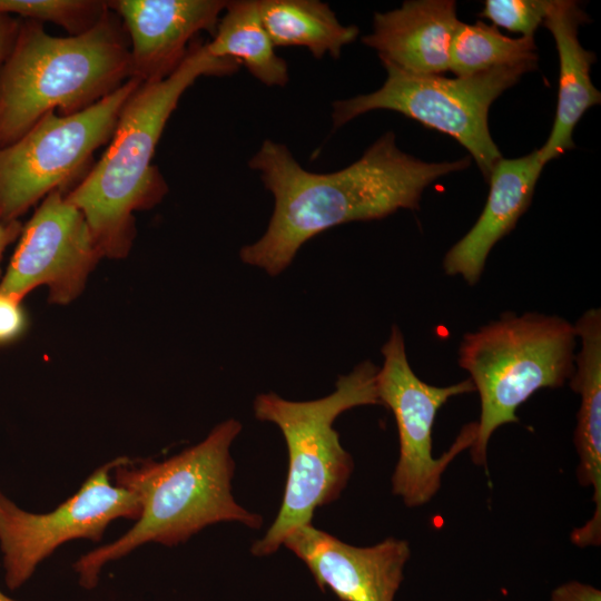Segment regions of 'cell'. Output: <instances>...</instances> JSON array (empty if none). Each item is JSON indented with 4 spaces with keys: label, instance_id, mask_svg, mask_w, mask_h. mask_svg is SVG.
<instances>
[{
    "label": "cell",
    "instance_id": "6da1fadb",
    "mask_svg": "<svg viewBox=\"0 0 601 601\" xmlns=\"http://www.w3.org/2000/svg\"><path fill=\"white\" fill-rule=\"evenodd\" d=\"M470 164V157L422 161L400 150L388 131L349 166L313 173L285 145L266 139L248 166L259 173L274 196V210L265 234L240 249V259L276 276L322 231L349 221L381 219L401 208L420 209L428 185Z\"/></svg>",
    "mask_w": 601,
    "mask_h": 601
},
{
    "label": "cell",
    "instance_id": "7a4b0ae2",
    "mask_svg": "<svg viewBox=\"0 0 601 601\" xmlns=\"http://www.w3.org/2000/svg\"><path fill=\"white\" fill-rule=\"evenodd\" d=\"M239 66L195 43L171 75L140 83L127 99L101 158L66 195L85 216L102 257H126L136 236L134 213L152 208L168 191L152 158L184 92L203 76H228Z\"/></svg>",
    "mask_w": 601,
    "mask_h": 601
},
{
    "label": "cell",
    "instance_id": "3957f363",
    "mask_svg": "<svg viewBox=\"0 0 601 601\" xmlns=\"http://www.w3.org/2000/svg\"><path fill=\"white\" fill-rule=\"evenodd\" d=\"M242 424L229 418L200 443L156 462L144 460L116 467V484L130 490L140 503L137 523L118 540L82 555L75 564L80 583L93 588L101 568L149 542L176 545L204 528L236 521L259 529L263 519L240 506L231 494L235 463L230 445Z\"/></svg>",
    "mask_w": 601,
    "mask_h": 601
},
{
    "label": "cell",
    "instance_id": "277c9868",
    "mask_svg": "<svg viewBox=\"0 0 601 601\" xmlns=\"http://www.w3.org/2000/svg\"><path fill=\"white\" fill-rule=\"evenodd\" d=\"M129 79V41L110 9L87 31L68 37L51 36L42 22L22 19L0 69V147L45 115L80 112Z\"/></svg>",
    "mask_w": 601,
    "mask_h": 601
},
{
    "label": "cell",
    "instance_id": "5b68a950",
    "mask_svg": "<svg viewBox=\"0 0 601 601\" xmlns=\"http://www.w3.org/2000/svg\"><path fill=\"white\" fill-rule=\"evenodd\" d=\"M377 371L370 361L362 362L338 377L332 394L318 400L294 402L275 393L256 396V418L276 424L286 441L288 473L280 509L266 534L254 542V555L275 553L294 530L312 524L317 508L339 497L354 463L333 423L353 407L381 404Z\"/></svg>",
    "mask_w": 601,
    "mask_h": 601
},
{
    "label": "cell",
    "instance_id": "8992f818",
    "mask_svg": "<svg viewBox=\"0 0 601 601\" xmlns=\"http://www.w3.org/2000/svg\"><path fill=\"white\" fill-rule=\"evenodd\" d=\"M574 325L555 315L504 313L496 321L466 333L459 347V365L470 374L480 395L481 413L474 464H487L492 434L518 423V408L541 388H558L574 372Z\"/></svg>",
    "mask_w": 601,
    "mask_h": 601
},
{
    "label": "cell",
    "instance_id": "52a82bcc",
    "mask_svg": "<svg viewBox=\"0 0 601 601\" xmlns=\"http://www.w3.org/2000/svg\"><path fill=\"white\" fill-rule=\"evenodd\" d=\"M383 86L333 104L334 129L365 112L387 109L442 131L465 147L486 180L502 155L493 141L487 116L492 102L536 62L496 67L471 77L414 75L382 61Z\"/></svg>",
    "mask_w": 601,
    "mask_h": 601
},
{
    "label": "cell",
    "instance_id": "ba28073f",
    "mask_svg": "<svg viewBox=\"0 0 601 601\" xmlns=\"http://www.w3.org/2000/svg\"><path fill=\"white\" fill-rule=\"evenodd\" d=\"M139 85L131 78L73 115L49 112L16 141L0 147V221L19 220L75 179L93 152L110 141L121 108Z\"/></svg>",
    "mask_w": 601,
    "mask_h": 601
},
{
    "label": "cell",
    "instance_id": "9c48e42d",
    "mask_svg": "<svg viewBox=\"0 0 601 601\" xmlns=\"http://www.w3.org/2000/svg\"><path fill=\"white\" fill-rule=\"evenodd\" d=\"M383 366L376 374L380 403L396 421L400 454L392 475V492L407 508L426 504L441 487L450 463L475 442L477 423L462 427L440 457L432 454V428L440 408L451 398L475 391L470 378L449 386H433L418 378L407 361L404 337L394 325L382 347Z\"/></svg>",
    "mask_w": 601,
    "mask_h": 601
},
{
    "label": "cell",
    "instance_id": "30bf717a",
    "mask_svg": "<svg viewBox=\"0 0 601 601\" xmlns=\"http://www.w3.org/2000/svg\"><path fill=\"white\" fill-rule=\"evenodd\" d=\"M129 461L120 456L104 464L49 513L27 512L0 491V549L10 590L21 587L62 543L80 538L99 541L112 520H138L141 508L136 494L110 483L111 471Z\"/></svg>",
    "mask_w": 601,
    "mask_h": 601
},
{
    "label": "cell",
    "instance_id": "8fae6325",
    "mask_svg": "<svg viewBox=\"0 0 601 601\" xmlns=\"http://www.w3.org/2000/svg\"><path fill=\"white\" fill-rule=\"evenodd\" d=\"M101 257L82 213L55 190L23 225L0 290L22 302L47 286L49 300L65 305L83 290Z\"/></svg>",
    "mask_w": 601,
    "mask_h": 601
},
{
    "label": "cell",
    "instance_id": "7c38bea8",
    "mask_svg": "<svg viewBox=\"0 0 601 601\" xmlns=\"http://www.w3.org/2000/svg\"><path fill=\"white\" fill-rule=\"evenodd\" d=\"M309 569L318 587L342 601H394L411 556L405 540L387 538L354 546L312 524L294 530L283 543Z\"/></svg>",
    "mask_w": 601,
    "mask_h": 601
},
{
    "label": "cell",
    "instance_id": "4fadbf2b",
    "mask_svg": "<svg viewBox=\"0 0 601 601\" xmlns=\"http://www.w3.org/2000/svg\"><path fill=\"white\" fill-rule=\"evenodd\" d=\"M224 0H112L108 8L126 31L131 78L140 83L171 75L200 31L214 36Z\"/></svg>",
    "mask_w": 601,
    "mask_h": 601
},
{
    "label": "cell",
    "instance_id": "5bb4252c",
    "mask_svg": "<svg viewBox=\"0 0 601 601\" xmlns=\"http://www.w3.org/2000/svg\"><path fill=\"white\" fill-rule=\"evenodd\" d=\"M539 149L515 158H501L490 177V193L473 227L445 254L447 275L462 276L470 285L481 278L494 245L508 235L529 208L544 167Z\"/></svg>",
    "mask_w": 601,
    "mask_h": 601
},
{
    "label": "cell",
    "instance_id": "9a60e30c",
    "mask_svg": "<svg viewBox=\"0 0 601 601\" xmlns=\"http://www.w3.org/2000/svg\"><path fill=\"white\" fill-rule=\"evenodd\" d=\"M460 20L452 0L405 1L401 8L376 12L373 31L363 37L381 61L414 75L450 70V50Z\"/></svg>",
    "mask_w": 601,
    "mask_h": 601
},
{
    "label": "cell",
    "instance_id": "2e32d148",
    "mask_svg": "<svg viewBox=\"0 0 601 601\" xmlns=\"http://www.w3.org/2000/svg\"><path fill=\"white\" fill-rule=\"evenodd\" d=\"M581 348L574 358L571 388L580 395L574 445L579 457L577 479L593 489L592 518L570 533L579 548L601 544V311L590 308L574 325Z\"/></svg>",
    "mask_w": 601,
    "mask_h": 601
},
{
    "label": "cell",
    "instance_id": "e0dca14e",
    "mask_svg": "<svg viewBox=\"0 0 601 601\" xmlns=\"http://www.w3.org/2000/svg\"><path fill=\"white\" fill-rule=\"evenodd\" d=\"M588 16L572 0H550L543 26L552 33L560 61L558 105L554 124L546 142L539 149L544 164L574 147L573 130L583 114L601 101L590 69L595 55L584 49L578 37Z\"/></svg>",
    "mask_w": 601,
    "mask_h": 601
},
{
    "label": "cell",
    "instance_id": "ac0fdd59",
    "mask_svg": "<svg viewBox=\"0 0 601 601\" xmlns=\"http://www.w3.org/2000/svg\"><path fill=\"white\" fill-rule=\"evenodd\" d=\"M258 10L275 47H305L316 59L339 58L342 48L359 32L356 26L342 24L318 0H258Z\"/></svg>",
    "mask_w": 601,
    "mask_h": 601
},
{
    "label": "cell",
    "instance_id": "d6986e66",
    "mask_svg": "<svg viewBox=\"0 0 601 601\" xmlns=\"http://www.w3.org/2000/svg\"><path fill=\"white\" fill-rule=\"evenodd\" d=\"M209 53L244 65L253 77L268 87H284L289 79L286 61L275 51L258 10V0L227 1Z\"/></svg>",
    "mask_w": 601,
    "mask_h": 601
},
{
    "label": "cell",
    "instance_id": "ffe728a7",
    "mask_svg": "<svg viewBox=\"0 0 601 601\" xmlns=\"http://www.w3.org/2000/svg\"><path fill=\"white\" fill-rule=\"evenodd\" d=\"M536 61L534 37L509 38L481 21H460L450 50V70L463 78L496 67Z\"/></svg>",
    "mask_w": 601,
    "mask_h": 601
},
{
    "label": "cell",
    "instance_id": "44dd1931",
    "mask_svg": "<svg viewBox=\"0 0 601 601\" xmlns=\"http://www.w3.org/2000/svg\"><path fill=\"white\" fill-rule=\"evenodd\" d=\"M108 10L107 1L101 0H0V13L52 22L70 36L93 27Z\"/></svg>",
    "mask_w": 601,
    "mask_h": 601
},
{
    "label": "cell",
    "instance_id": "7402d4cb",
    "mask_svg": "<svg viewBox=\"0 0 601 601\" xmlns=\"http://www.w3.org/2000/svg\"><path fill=\"white\" fill-rule=\"evenodd\" d=\"M549 6L550 0H486L479 16L521 37H533Z\"/></svg>",
    "mask_w": 601,
    "mask_h": 601
},
{
    "label": "cell",
    "instance_id": "603a6c76",
    "mask_svg": "<svg viewBox=\"0 0 601 601\" xmlns=\"http://www.w3.org/2000/svg\"><path fill=\"white\" fill-rule=\"evenodd\" d=\"M27 325L22 302L0 290V345L20 337Z\"/></svg>",
    "mask_w": 601,
    "mask_h": 601
},
{
    "label": "cell",
    "instance_id": "cb8c5ba5",
    "mask_svg": "<svg viewBox=\"0 0 601 601\" xmlns=\"http://www.w3.org/2000/svg\"><path fill=\"white\" fill-rule=\"evenodd\" d=\"M550 601H601V591L591 584L572 580L555 587Z\"/></svg>",
    "mask_w": 601,
    "mask_h": 601
},
{
    "label": "cell",
    "instance_id": "d4e9b609",
    "mask_svg": "<svg viewBox=\"0 0 601 601\" xmlns=\"http://www.w3.org/2000/svg\"><path fill=\"white\" fill-rule=\"evenodd\" d=\"M20 21L19 18L0 13V69L13 48Z\"/></svg>",
    "mask_w": 601,
    "mask_h": 601
},
{
    "label": "cell",
    "instance_id": "484cf974",
    "mask_svg": "<svg viewBox=\"0 0 601 601\" xmlns=\"http://www.w3.org/2000/svg\"><path fill=\"white\" fill-rule=\"evenodd\" d=\"M22 223L14 220L10 223L0 221V279L2 278L1 262L6 249L16 240H18L21 230Z\"/></svg>",
    "mask_w": 601,
    "mask_h": 601
},
{
    "label": "cell",
    "instance_id": "4316f807",
    "mask_svg": "<svg viewBox=\"0 0 601 601\" xmlns=\"http://www.w3.org/2000/svg\"><path fill=\"white\" fill-rule=\"evenodd\" d=\"M0 601H14V600L9 599L8 597H6V595L0 591Z\"/></svg>",
    "mask_w": 601,
    "mask_h": 601
},
{
    "label": "cell",
    "instance_id": "83f0119b",
    "mask_svg": "<svg viewBox=\"0 0 601 601\" xmlns=\"http://www.w3.org/2000/svg\"><path fill=\"white\" fill-rule=\"evenodd\" d=\"M486 601H496V600H486Z\"/></svg>",
    "mask_w": 601,
    "mask_h": 601
}]
</instances>
